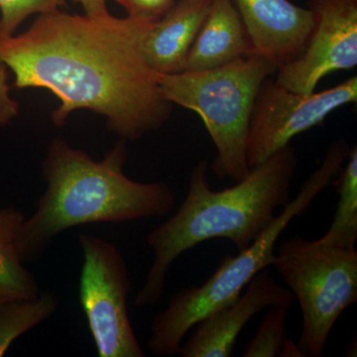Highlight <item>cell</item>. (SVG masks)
<instances>
[{"mask_svg":"<svg viewBox=\"0 0 357 357\" xmlns=\"http://www.w3.org/2000/svg\"><path fill=\"white\" fill-rule=\"evenodd\" d=\"M7 70L6 66L0 64V126L10 123L20 112V103L10 96Z\"/></svg>","mask_w":357,"mask_h":357,"instance_id":"20","label":"cell"},{"mask_svg":"<svg viewBox=\"0 0 357 357\" xmlns=\"http://www.w3.org/2000/svg\"><path fill=\"white\" fill-rule=\"evenodd\" d=\"M153 22L59 9L41 13L21 34L0 31V64L13 73L15 88L46 89L57 96L55 126L75 110L91 109L107 117L121 139H139L161 128L173 107L145 57Z\"/></svg>","mask_w":357,"mask_h":357,"instance_id":"1","label":"cell"},{"mask_svg":"<svg viewBox=\"0 0 357 357\" xmlns=\"http://www.w3.org/2000/svg\"><path fill=\"white\" fill-rule=\"evenodd\" d=\"M13 299H10V298L7 297L6 295H4L3 293L0 292V306H1L2 304H4V303L7 302V301H10Z\"/></svg>","mask_w":357,"mask_h":357,"instance_id":"23","label":"cell"},{"mask_svg":"<svg viewBox=\"0 0 357 357\" xmlns=\"http://www.w3.org/2000/svg\"><path fill=\"white\" fill-rule=\"evenodd\" d=\"M344 138L331 143L321 165L302 185L279 215L253 243L236 256L223 257L220 266L203 285L174 294L165 309L152 319L147 347L157 356H174L192 326L211 312L236 301L258 272L275 261V245L294 218L306 213L314 199L333 185L349 153Z\"/></svg>","mask_w":357,"mask_h":357,"instance_id":"4","label":"cell"},{"mask_svg":"<svg viewBox=\"0 0 357 357\" xmlns=\"http://www.w3.org/2000/svg\"><path fill=\"white\" fill-rule=\"evenodd\" d=\"M282 357H306L298 347L297 342L291 338L286 337L282 344L279 356Z\"/></svg>","mask_w":357,"mask_h":357,"instance_id":"22","label":"cell"},{"mask_svg":"<svg viewBox=\"0 0 357 357\" xmlns=\"http://www.w3.org/2000/svg\"><path fill=\"white\" fill-rule=\"evenodd\" d=\"M274 266L299 302L306 357H321L340 314L357 301L356 249L294 236L282 243Z\"/></svg>","mask_w":357,"mask_h":357,"instance_id":"6","label":"cell"},{"mask_svg":"<svg viewBox=\"0 0 357 357\" xmlns=\"http://www.w3.org/2000/svg\"><path fill=\"white\" fill-rule=\"evenodd\" d=\"M293 305L279 303L269 307L252 338L249 340L243 357H276L286 337V321Z\"/></svg>","mask_w":357,"mask_h":357,"instance_id":"17","label":"cell"},{"mask_svg":"<svg viewBox=\"0 0 357 357\" xmlns=\"http://www.w3.org/2000/svg\"><path fill=\"white\" fill-rule=\"evenodd\" d=\"M277 70L269 59L248 54L215 69L159 75L166 100L203 121L217 150L211 167L218 178L237 183L248 176L246 144L256 96Z\"/></svg>","mask_w":357,"mask_h":357,"instance_id":"5","label":"cell"},{"mask_svg":"<svg viewBox=\"0 0 357 357\" xmlns=\"http://www.w3.org/2000/svg\"><path fill=\"white\" fill-rule=\"evenodd\" d=\"M128 16L148 21L160 20L171 8L174 0H116Z\"/></svg>","mask_w":357,"mask_h":357,"instance_id":"19","label":"cell"},{"mask_svg":"<svg viewBox=\"0 0 357 357\" xmlns=\"http://www.w3.org/2000/svg\"><path fill=\"white\" fill-rule=\"evenodd\" d=\"M245 292L227 306L206 314L192 328L178 354L182 357H229L239 333L256 314L274 304H294L289 289L281 287L266 269L258 272Z\"/></svg>","mask_w":357,"mask_h":357,"instance_id":"10","label":"cell"},{"mask_svg":"<svg viewBox=\"0 0 357 357\" xmlns=\"http://www.w3.org/2000/svg\"><path fill=\"white\" fill-rule=\"evenodd\" d=\"M345 166L333 185L338 201L332 225L319 243L337 248L354 249L357 241V147H351Z\"/></svg>","mask_w":357,"mask_h":357,"instance_id":"15","label":"cell"},{"mask_svg":"<svg viewBox=\"0 0 357 357\" xmlns=\"http://www.w3.org/2000/svg\"><path fill=\"white\" fill-rule=\"evenodd\" d=\"M124 139L100 161L61 138L52 140L42 164L46 190L16 234L21 261H34L55 237L73 227L170 215L176 204L172 188L128 177Z\"/></svg>","mask_w":357,"mask_h":357,"instance_id":"3","label":"cell"},{"mask_svg":"<svg viewBox=\"0 0 357 357\" xmlns=\"http://www.w3.org/2000/svg\"><path fill=\"white\" fill-rule=\"evenodd\" d=\"M24 213L14 206L0 208V292L10 299H33L41 294L36 277L26 269L15 239Z\"/></svg>","mask_w":357,"mask_h":357,"instance_id":"14","label":"cell"},{"mask_svg":"<svg viewBox=\"0 0 357 357\" xmlns=\"http://www.w3.org/2000/svg\"><path fill=\"white\" fill-rule=\"evenodd\" d=\"M357 102V77L309 95L294 93L267 77L260 86L249 122L246 158L259 165L290 145L295 136L319 126L335 109Z\"/></svg>","mask_w":357,"mask_h":357,"instance_id":"8","label":"cell"},{"mask_svg":"<svg viewBox=\"0 0 357 357\" xmlns=\"http://www.w3.org/2000/svg\"><path fill=\"white\" fill-rule=\"evenodd\" d=\"M64 4L65 0H0V31L14 34L32 14L52 13Z\"/></svg>","mask_w":357,"mask_h":357,"instance_id":"18","label":"cell"},{"mask_svg":"<svg viewBox=\"0 0 357 357\" xmlns=\"http://www.w3.org/2000/svg\"><path fill=\"white\" fill-rule=\"evenodd\" d=\"M83 6L86 15L102 16L109 14L107 0H74Z\"/></svg>","mask_w":357,"mask_h":357,"instance_id":"21","label":"cell"},{"mask_svg":"<svg viewBox=\"0 0 357 357\" xmlns=\"http://www.w3.org/2000/svg\"><path fill=\"white\" fill-rule=\"evenodd\" d=\"M213 0H178L154 21L144 41L148 64L159 75L182 72Z\"/></svg>","mask_w":357,"mask_h":357,"instance_id":"12","label":"cell"},{"mask_svg":"<svg viewBox=\"0 0 357 357\" xmlns=\"http://www.w3.org/2000/svg\"><path fill=\"white\" fill-rule=\"evenodd\" d=\"M309 9L314 23L305 50L279 68L274 79L304 95L328 75L357 66V0H310Z\"/></svg>","mask_w":357,"mask_h":357,"instance_id":"9","label":"cell"},{"mask_svg":"<svg viewBox=\"0 0 357 357\" xmlns=\"http://www.w3.org/2000/svg\"><path fill=\"white\" fill-rule=\"evenodd\" d=\"M252 54L248 32L232 0H213L182 72L222 67Z\"/></svg>","mask_w":357,"mask_h":357,"instance_id":"13","label":"cell"},{"mask_svg":"<svg viewBox=\"0 0 357 357\" xmlns=\"http://www.w3.org/2000/svg\"><path fill=\"white\" fill-rule=\"evenodd\" d=\"M83 253L79 296L100 357H144L128 314L131 279L115 244L91 234L79 237Z\"/></svg>","mask_w":357,"mask_h":357,"instance_id":"7","label":"cell"},{"mask_svg":"<svg viewBox=\"0 0 357 357\" xmlns=\"http://www.w3.org/2000/svg\"><path fill=\"white\" fill-rule=\"evenodd\" d=\"M58 298L44 292L33 299L7 301L0 306V356H3L14 340L55 314Z\"/></svg>","mask_w":357,"mask_h":357,"instance_id":"16","label":"cell"},{"mask_svg":"<svg viewBox=\"0 0 357 357\" xmlns=\"http://www.w3.org/2000/svg\"><path fill=\"white\" fill-rule=\"evenodd\" d=\"M248 32L252 54L278 66L299 57L309 41L314 15L289 0H232Z\"/></svg>","mask_w":357,"mask_h":357,"instance_id":"11","label":"cell"},{"mask_svg":"<svg viewBox=\"0 0 357 357\" xmlns=\"http://www.w3.org/2000/svg\"><path fill=\"white\" fill-rule=\"evenodd\" d=\"M297 167V154L288 145L250 168L241 182L213 191L208 181V161L201 160L192 168L189 190L178 210L146 237L153 259L134 298L135 306L156 307L174 261L199 244L225 238L237 252L248 248L274 220L275 211L290 201Z\"/></svg>","mask_w":357,"mask_h":357,"instance_id":"2","label":"cell"}]
</instances>
